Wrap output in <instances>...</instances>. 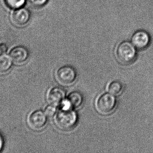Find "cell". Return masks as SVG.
<instances>
[{"label":"cell","instance_id":"14","mask_svg":"<svg viewBox=\"0 0 153 153\" xmlns=\"http://www.w3.org/2000/svg\"><path fill=\"white\" fill-rule=\"evenodd\" d=\"M57 111V107L54 105H50L45 109V113L48 116H53L55 115Z\"/></svg>","mask_w":153,"mask_h":153},{"label":"cell","instance_id":"13","mask_svg":"<svg viewBox=\"0 0 153 153\" xmlns=\"http://www.w3.org/2000/svg\"><path fill=\"white\" fill-rule=\"evenodd\" d=\"M25 0H4L5 4L11 9H18L25 3Z\"/></svg>","mask_w":153,"mask_h":153},{"label":"cell","instance_id":"4","mask_svg":"<svg viewBox=\"0 0 153 153\" xmlns=\"http://www.w3.org/2000/svg\"><path fill=\"white\" fill-rule=\"evenodd\" d=\"M75 69L70 66H64L57 69L56 73V81L61 85L70 86L74 84L77 79Z\"/></svg>","mask_w":153,"mask_h":153},{"label":"cell","instance_id":"1","mask_svg":"<svg viewBox=\"0 0 153 153\" xmlns=\"http://www.w3.org/2000/svg\"><path fill=\"white\" fill-rule=\"evenodd\" d=\"M78 121L76 112L71 108H62L56 114L54 122L56 126L62 131H69L73 129Z\"/></svg>","mask_w":153,"mask_h":153},{"label":"cell","instance_id":"16","mask_svg":"<svg viewBox=\"0 0 153 153\" xmlns=\"http://www.w3.org/2000/svg\"><path fill=\"white\" fill-rule=\"evenodd\" d=\"M7 50V46L4 43L0 44V53L4 54L5 53Z\"/></svg>","mask_w":153,"mask_h":153},{"label":"cell","instance_id":"3","mask_svg":"<svg viewBox=\"0 0 153 153\" xmlns=\"http://www.w3.org/2000/svg\"><path fill=\"white\" fill-rule=\"evenodd\" d=\"M117 101L114 95L105 93L98 97L95 102V109L102 115H108L114 111L117 107Z\"/></svg>","mask_w":153,"mask_h":153},{"label":"cell","instance_id":"10","mask_svg":"<svg viewBox=\"0 0 153 153\" xmlns=\"http://www.w3.org/2000/svg\"><path fill=\"white\" fill-rule=\"evenodd\" d=\"M10 57L15 63L21 64L27 61L28 57V53L25 48L17 47L11 51Z\"/></svg>","mask_w":153,"mask_h":153},{"label":"cell","instance_id":"8","mask_svg":"<svg viewBox=\"0 0 153 153\" xmlns=\"http://www.w3.org/2000/svg\"><path fill=\"white\" fill-rule=\"evenodd\" d=\"M29 12L25 8L18 9L12 13L10 15L11 22L16 26H22L29 20Z\"/></svg>","mask_w":153,"mask_h":153},{"label":"cell","instance_id":"6","mask_svg":"<svg viewBox=\"0 0 153 153\" xmlns=\"http://www.w3.org/2000/svg\"><path fill=\"white\" fill-rule=\"evenodd\" d=\"M65 96L66 93L63 89L59 87H54L48 92L47 99L49 104L57 107L64 102Z\"/></svg>","mask_w":153,"mask_h":153},{"label":"cell","instance_id":"9","mask_svg":"<svg viewBox=\"0 0 153 153\" xmlns=\"http://www.w3.org/2000/svg\"><path fill=\"white\" fill-rule=\"evenodd\" d=\"M83 102V97L80 92H72L68 96L66 101V103L65 104V102L63 103L65 105L62 108H71L73 109H78L82 105Z\"/></svg>","mask_w":153,"mask_h":153},{"label":"cell","instance_id":"17","mask_svg":"<svg viewBox=\"0 0 153 153\" xmlns=\"http://www.w3.org/2000/svg\"><path fill=\"white\" fill-rule=\"evenodd\" d=\"M3 146V140L1 136L0 135V151L1 150Z\"/></svg>","mask_w":153,"mask_h":153},{"label":"cell","instance_id":"7","mask_svg":"<svg viewBox=\"0 0 153 153\" xmlns=\"http://www.w3.org/2000/svg\"><path fill=\"white\" fill-rule=\"evenodd\" d=\"M151 41V37L145 31L138 30L136 31L131 38V42L136 49H143L146 48Z\"/></svg>","mask_w":153,"mask_h":153},{"label":"cell","instance_id":"12","mask_svg":"<svg viewBox=\"0 0 153 153\" xmlns=\"http://www.w3.org/2000/svg\"><path fill=\"white\" fill-rule=\"evenodd\" d=\"M122 84L118 81H113L110 83L108 86V91L109 93L114 96L119 95L123 91Z\"/></svg>","mask_w":153,"mask_h":153},{"label":"cell","instance_id":"2","mask_svg":"<svg viewBox=\"0 0 153 153\" xmlns=\"http://www.w3.org/2000/svg\"><path fill=\"white\" fill-rule=\"evenodd\" d=\"M137 55L136 48L128 41H123L117 46L115 50V55L118 61L123 64L132 63Z\"/></svg>","mask_w":153,"mask_h":153},{"label":"cell","instance_id":"15","mask_svg":"<svg viewBox=\"0 0 153 153\" xmlns=\"http://www.w3.org/2000/svg\"><path fill=\"white\" fill-rule=\"evenodd\" d=\"M48 0H30L31 2L35 6H43L46 3Z\"/></svg>","mask_w":153,"mask_h":153},{"label":"cell","instance_id":"11","mask_svg":"<svg viewBox=\"0 0 153 153\" xmlns=\"http://www.w3.org/2000/svg\"><path fill=\"white\" fill-rule=\"evenodd\" d=\"M10 57L3 54L0 55V75L7 73L12 66Z\"/></svg>","mask_w":153,"mask_h":153},{"label":"cell","instance_id":"5","mask_svg":"<svg viewBox=\"0 0 153 153\" xmlns=\"http://www.w3.org/2000/svg\"><path fill=\"white\" fill-rule=\"evenodd\" d=\"M48 123L47 116L40 110L30 113L27 119V123L30 128L34 131H40L45 128Z\"/></svg>","mask_w":153,"mask_h":153}]
</instances>
